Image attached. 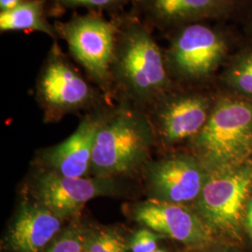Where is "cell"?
I'll list each match as a JSON object with an SVG mask.
<instances>
[{"mask_svg":"<svg viewBox=\"0 0 252 252\" xmlns=\"http://www.w3.org/2000/svg\"><path fill=\"white\" fill-rule=\"evenodd\" d=\"M40 93L49 106L69 109L81 106L89 98L90 88L68 63L55 56L43 71Z\"/></svg>","mask_w":252,"mask_h":252,"instance_id":"cell-12","label":"cell"},{"mask_svg":"<svg viewBox=\"0 0 252 252\" xmlns=\"http://www.w3.org/2000/svg\"><path fill=\"white\" fill-rule=\"evenodd\" d=\"M229 78L236 89L252 95V52L244 53L235 60Z\"/></svg>","mask_w":252,"mask_h":252,"instance_id":"cell-16","label":"cell"},{"mask_svg":"<svg viewBox=\"0 0 252 252\" xmlns=\"http://www.w3.org/2000/svg\"><path fill=\"white\" fill-rule=\"evenodd\" d=\"M62 31L73 56L94 78L105 80L115 56V28L102 19L81 17Z\"/></svg>","mask_w":252,"mask_h":252,"instance_id":"cell-5","label":"cell"},{"mask_svg":"<svg viewBox=\"0 0 252 252\" xmlns=\"http://www.w3.org/2000/svg\"><path fill=\"white\" fill-rule=\"evenodd\" d=\"M163 252V251H161V250H156V251H155V252Z\"/></svg>","mask_w":252,"mask_h":252,"instance_id":"cell-23","label":"cell"},{"mask_svg":"<svg viewBox=\"0 0 252 252\" xmlns=\"http://www.w3.org/2000/svg\"><path fill=\"white\" fill-rule=\"evenodd\" d=\"M208 103L200 96L172 101L161 113L162 135L167 141H180L199 134L209 118Z\"/></svg>","mask_w":252,"mask_h":252,"instance_id":"cell-13","label":"cell"},{"mask_svg":"<svg viewBox=\"0 0 252 252\" xmlns=\"http://www.w3.org/2000/svg\"><path fill=\"white\" fill-rule=\"evenodd\" d=\"M153 13L164 21H185L216 14L230 0H145Z\"/></svg>","mask_w":252,"mask_h":252,"instance_id":"cell-14","label":"cell"},{"mask_svg":"<svg viewBox=\"0 0 252 252\" xmlns=\"http://www.w3.org/2000/svg\"><path fill=\"white\" fill-rule=\"evenodd\" d=\"M135 220L156 233L172 239L199 247L211 240L210 230L205 222L179 204L151 200L135 208Z\"/></svg>","mask_w":252,"mask_h":252,"instance_id":"cell-8","label":"cell"},{"mask_svg":"<svg viewBox=\"0 0 252 252\" xmlns=\"http://www.w3.org/2000/svg\"><path fill=\"white\" fill-rule=\"evenodd\" d=\"M123 0H61L67 6H84L91 8H103L116 5Z\"/></svg>","mask_w":252,"mask_h":252,"instance_id":"cell-20","label":"cell"},{"mask_svg":"<svg viewBox=\"0 0 252 252\" xmlns=\"http://www.w3.org/2000/svg\"><path fill=\"white\" fill-rule=\"evenodd\" d=\"M206 180L201 167L188 158H172L154 163L149 176L155 200L173 204L197 198Z\"/></svg>","mask_w":252,"mask_h":252,"instance_id":"cell-9","label":"cell"},{"mask_svg":"<svg viewBox=\"0 0 252 252\" xmlns=\"http://www.w3.org/2000/svg\"><path fill=\"white\" fill-rule=\"evenodd\" d=\"M225 53V42L216 31L203 25H191L174 40L170 59L179 72L199 78L213 71Z\"/></svg>","mask_w":252,"mask_h":252,"instance_id":"cell-6","label":"cell"},{"mask_svg":"<svg viewBox=\"0 0 252 252\" xmlns=\"http://www.w3.org/2000/svg\"><path fill=\"white\" fill-rule=\"evenodd\" d=\"M160 235L149 229H140L130 239L129 247L132 252H154Z\"/></svg>","mask_w":252,"mask_h":252,"instance_id":"cell-19","label":"cell"},{"mask_svg":"<svg viewBox=\"0 0 252 252\" xmlns=\"http://www.w3.org/2000/svg\"><path fill=\"white\" fill-rule=\"evenodd\" d=\"M113 189L114 186L107 178H69L53 171L40 175L36 183L40 203L61 219L72 216L88 201L109 194Z\"/></svg>","mask_w":252,"mask_h":252,"instance_id":"cell-7","label":"cell"},{"mask_svg":"<svg viewBox=\"0 0 252 252\" xmlns=\"http://www.w3.org/2000/svg\"><path fill=\"white\" fill-rule=\"evenodd\" d=\"M85 237L79 229H69L58 236L45 252H84Z\"/></svg>","mask_w":252,"mask_h":252,"instance_id":"cell-18","label":"cell"},{"mask_svg":"<svg viewBox=\"0 0 252 252\" xmlns=\"http://www.w3.org/2000/svg\"><path fill=\"white\" fill-rule=\"evenodd\" d=\"M199 153L211 171L241 166L252 155V103L220 100L196 139Z\"/></svg>","mask_w":252,"mask_h":252,"instance_id":"cell-1","label":"cell"},{"mask_svg":"<svg viewBox=\"0 0 252 252\" xmlns=\"http://www.w3.org/2000/svg\"><path fill=\"white\" fill-rule=\"evenodd\" d=\"M0 28L2 31L32 30L54 35L45 18L43 0H27L14 9L2 11Z\"/></svg>","mask_w":252,"mask_h":252,"instance_id":"cell-15","label":"cell"},{"mask_svg":"<svg viewBox=\"0 0 252 252\" xmlns=\"http://www.w3.org/2000/svg\"><path fill=\"white\" fill-rule=\"evenodd\" d=\"M99 124L87 119L61 144L51 149L45 161L52 171L69 178H82L91 166Z\"/></svg>","mask_w":252,"mask_h":252,"instance_id":"cell-11","label":"cell"},{"mask_svg":"<svg viewBox=\"0 0 252 252\" xmlns=\"http://www.w3.org/2000/svg\"><path fill=\"white\" fill-rule=\"evenodd\" d=\"M114 58L121 78L138 95L153 94L167 81L162 53L149 32L139 25L126 30Z\"/></svg>","mask_w":252,"mask_h":252,"instance_id":"cell-4","label":"cell"},{"mask_svg":"<svg viewBox=\"0 0 252 252\" xmlns=\"http://www.w3.org/2000/svg\"><path fill=\"white\" fill-rule=\"evenodd\" d=\"M151 136L147 125L131 113H121L99 125L91 167L100 178L132 171L144 162Z\"/></svg>","mask_w":252,"mask_h":252,"instance_id":"cell-2","label":"cell"},{"mask_svg":"<svg viewBox=\"0 0 252 252\" xmlns=\"http://www.w3.org/2000/svg\"><path fill=\"white\" fill-rule=\"evenodd\" d=\"M246 224L247 227L252 232V197L247 207V212H246Z\"/></svg>","mask_w":252,"mask_h":252,"instance_id":"cell-22","label":"cell"},{"mask_svg":"<svg viewBox=\"0 0 252 252\" xmlns=\"http://www.w3.org/2000/svg\"><path fill=\"white\" fill-rule=\"evenodd\" d=\"M23 2V0H0V9L2 11L10 10L16 8Z\"/></svg>","mask_w":252,"mask_h":252,"instance_id":"cell-21","label":"cell"},{"mask_svg":"<svg viewBox=\"0 0 252 252\" xmlns=\"http://www.w3.org/2000/svg\"><path fill=\"white\" fill-rule=\"evenodd\" d=\"M252 189V160L235 168L211 172L199 195V209L207 224L225 231L236 229Z\"/></svg>","mask_w":252,"mask_h":252,"instance_id":"cell-3","label":"cell"},{"mask_svg":"<svg viewBox=\"0 0 252 252\" xmlns=\"http://www.w3.org/2000/svg\"><path fill=\"white\" fill-rule=\"evenodd\" d=\"M61 218L40 204L20 208L8 233V243L17 252H40L60 231Z\"/></svg>","mask_w":252,"mask_h":252,"instance_id":"cell-10","label":"cell"},{"mask_svg":"<svg viewBox=\"0 0 252 252\" xmlns=\"http://www.w3.org/2000/svg\"><path fill=\"white\" fill-rule=\"evenodd\" d=\"M125 239L112 231H102L95 234L88 244V252H126Z\"/></svg>","mask_w":252,"mask_h":252,"instance_id":"cell-17","label":"cell"},{"mask_svg":"<svg viewBox=\"0 0 252 252\" xmlns=\"http://www.w3.org/2000/svg\"><path fill=\"white\" fill-rule=\"evenodd\" d=\"M87 252V251H85V252Z\"/></svg>","mask_w":252,"mask_h":252,"instance_id":"cell-24","label":"cell"}]
</instances>
